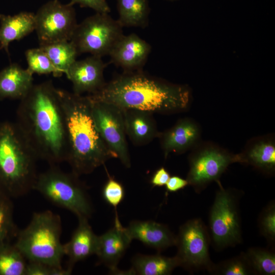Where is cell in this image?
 Listing matches in <instances>:
<instances>
[{"mask_svg":"<svg viewBox=\"0 0 275 275\" xmlns=\"http://www.w3.org/2000/svg\"><path fill=\"white\" fill-rule=\"evenodd\" d=\"M16 123L38 159L50 165L65 161L66 145L62 108L50 80L34 85L20 99Z\"/></svg>","mask_w":275,"mask_h":275,"instance_id":"6da1fadb","label":"cell"},{"mask_svg":"<svg viewBox=\"0 0 275 275\" xmlns=\"http://www.w3.org/2000/svg\"><path fill=\"white\" fill-rule=\"evenodd\" d=\"M88 95L122 109L165 115L187 111L192 98L187 86L170 82L143 70L123 72L95 93Z\"/></svg>","mask_w":275,"mask_h":275,"instance_id":"7a4b0ae2","label":"cell"},{"mask_svg":"<svg viewBox=\"0 0 275 275\" xmlns=\"http://www.w3.org/2000/svg\"><path fill=\"white\" fill-rule=\"evenodd\" d=\"M64 124L67 161L78 175L91 173L116 156L108 148L95 125L88 95L58 89Z\"/></svg>","mask_w":275,"mask_h":275,"instance_id":"3957f363","label":"cell"},{"mask_svg":"<svg viewBox=\"0 0 275 275\" xmlns=\"http://www.w3.org/2000/svg\"><path fill=\"white\" fill-rule=\"evenodd\" d=\"M37 159L16 123L0 125V182L13 195L22 196L33 189Z\"/></svg>","mask_w":275,"mask_h":275,"instance_id":"277c9868","label":"cell"},{"mask_svg":"<svg viewBox=\"0 0 275 275\" xmlns=\"http://www.w3.org/2000/svg\"><path fill=\"white\" fill-rule=\"evenodd\" d=\"M61 232L60 215L50 210L35 212L29 225L19 233L15 245L29 261L62 266L64 253Z\"/></svg>","mask_w":275,"mask_h":275,"instance_id":"5b68a950","label":"cell"},{"mask_svg":"<svg viewBox=\"0 0 275 275\" xmlns=\"http://www.w3.org/2000/svg\"><path fill=\"white\" fill-rule=\"evenodd\" d=\"M78 177L72 172L66 173L56 165H50L46 171L38 174L33 189L78 218H89L93 206L86 188Z\"/></svg>","mask_w":275,"mask_h":275,"instance_id":"8992f818","label":"cell"},{"mask_svg":"<svg viewBox=\"0 0 275 275\" xmlns=\"http://www.w3.org/2000/svg\"><path fill=\"white\" fill-rule=\"evenodd\" d=\"M123 28L109 13L96 12L77 23L70 41L78 54L89 53L102 57L109 54L124 35Z\"/></svg>","mask_w":275,"mask_h":275,"instance_id":"52a82bcc","label":"cell"},{"mask_svg":"<svg viewBox=\"0 0 275 275\" xmlns=\"http://www.w3.org/2000/svg\"><path fill=\"white\" fill-rule=\"evenodd\" d=\"M186 180L196 191L200 192L212 181H218L231 164L241 163L239 154H233L210 142H201L188 156Z\"/></svg>","mask_w":275,"mask_h":275,"instance_id":"ba28073f","label":"cell"},{"mask_svg":"<svg viewBox=\"0 0 275 275\" xmlns=\"http://www.w3.org/2000/svg\"><path fill=\"white\" fill-rule=\"evenodd\" d=\"M219 189L209 214L211 238L215 246L223 249L241 241V228L238 209V197L232 189L224 188L217 181Z\"/></svg>","mask_w":275,"mask_h":275,"instance_id":"9c48e42d","label":"cell"},{"mask_svg":"<svg viewBox=\"0 0 275 275\" xmlns=\"http://www.w3.org/2000/svg\"><path fill=\"white\" fill-rule=\"evenodd\" d=\"M91 110L96 128L108 148L127 168L131 167L123 109L114 104L92 99Z\"/></svg>","mask_w":275,"mask_h":275,"instance_id":"30bf717a","label":"cell"},{"mask_svg":"<svg viewBox=\"0 0 275 275\" xmlns=\"http://www.w3.org/2000/svg\"><path fill=\"white\" fill-rule=\"evenodd\" d=\"M210 240L207 229L201 219H190L183 224L175 245L180 266L190 271L205 268L211 272L214 265L209 254Z\"/></svg>","mask_w":275,"mask_h":275,"instance_id":"8fae6325","label":"cell"},{"mask_svg":"<svg viewBox=\"0 0 275 275\" xmlns=\"http://www.w3.org/2000/svg\"><path fill=\"white\" fill-rule=\"evenodd\" d=\"M35 29L39 46L70 41L77 26L73 5L50 1L35 14Z\"/></svg>","mask_w":275,"mask_h":275,"instance_id":"7c38bea8","label":"cell"},{"mask_svg":"<svg viewBox=\"0 0 275 275\" xmlns=\"http://www.w3.org/2000/svg\"><path fill=\"white\" fill-rule=\"evenodd\" d=\"M102 57L91 56L80 61L76 60L66 73L71 81L73 93L91 95L100 90L105 85L103 72L106 66Z\"/></svg>","mask_w":275,"mask_h":275,"instance_id":"4fadbf2b","label":"cell"},{"mask_svg":"<svg viewBox=\"0 0 275 275\" xmlns=\"http://www.w3.org/2000/svg\"><path fill=\"white\" fill-rule=\"evenodd\" d=\"M151 46L138 35H123L114 46L108 56L111 62L123 72L142 70L151 52Z\"/></svg>","mask_w":275,"mask_h":275,"instance_id":"5bb4252c","label":"cell"},{"mask_svg":"<svg viewBox=\"0 0 275 275\" xmlns=\"http://www.w3.org/2000/svg\"><path fill=\"white\" fill-rule=\"evenodd\" d=\"M201 136V129L198 123L191 118H184L160 132L158 138L166 158L170 153L180 154L191 150L200 142Z\"/></svg>","mask_w":275,"mask_h":275,"instance_id":"9a60e30c","label":"cell"},{"mask_svg":"<svg viewBox=\"0 0 275 275\" xmlns=\"http://www.w3.org/2000/svg\"><path fill=\"white\" fill-rule=\"evenodd\" d=\"M131 240L125 228L121 224L118 215H116L114 226L97 236L95 254L112 272H117V265Z\"/></svg>","mask_w":275,"mask_h":275,"instance_id":"2e32d148","label":"cell"},{"mask_svg":"<svg viewBox=\"0 0 275 275\" xmlns=\"http://www.w3.org/2000/svg\"><path fill=\"white\" fill-rule=\"evenodd\" d=\"M131 238L161 251L175 245L176 236L166 225L153 221H134L125 228Z\"/></svg>","mask_w":275,"mask_h":275,"instance_id":"e0dca14e","label":"cell"},{"mask_svg":"<svg viewBox=\"0 0 275 275\" xmlns=\"http://www.w3.org/2000/svg\"><path fill=\"white\" fill-rule=\"evenodd\" d=\"M78 224L69 241L63 244L64 255L68 257L67 268L72 270L74 264L95 254L97 236L89 224L88 218L79 217Z\"/></svg>","mask_w":275,"mask_h":275,"instance_id":"ac0fdd59","label":"cell"},{"mask_svg":"<svg viewBox=\"0 0 275 275\" xmlns=\"http://www.w3.org/2000/svg\"><path fill=\"white\" fill-rule=\"evenodd\" d=\"M127 137L136 146H142L158 138L156 121L151 113L133 109H122Z\"/></svg>","mask_w":275,"mask_h":275,"instance_id":"d6986e66","label":"cell"},{"mask_svg":"<svg viewBox=\"0 0 275 275\" xmlns=\"http://www.w3.org/2000/svg\"><path fill=\"white\" fill-rule=\"evenodd\" d=\"M239 154L241 163L269 175L275 171V142L272 136L264 135L251 139Z\"/></svg>","mask_w":275,"mask_h":275,"instance_id":"ffe728a7","label":"cell"},{"mask_svg":"<svg viewBox=\"0 0 275 275\" xmlns=\"http://www.w3.org/2000/svg\"><path fill=\"white\" fill-rule=\"evenodd\" d=\"M33 73L13 63L0 71V98L21 99L34 85Z\"/></svg>","mask_w":275,"mask_h":275,"instance_id":"44dd1931","label":"cell"},{"mask_svg":"<svg viewBox=\"0 0 275 275\" xmlns=\"http://www.w3.org/2000/svg\"><path fill=\"white\" fill-rule=\"evenodd\" d=\"M0 50L4 49L9 56L10 42L19 40L35 31V14L21 12L13 16L0 14Z\"/></svg>","mask_w":275,"mask_h":275,"instance_id":"7402d4cb","label":"cell"},{"mask_svg":"<svg viewBox=\"0 0 275 275\" xmlns=\"http://www.w3.org/2000/svg\"><path fill=\"white\" fill-rule=\"evenodd\" d=\"M132 263L129 272L140 275H168L180 266L176 256L168 257L159 254H137L133 257Z\"/></svg>","mask_w":275,"mask_h":275,"instance_id":"603a6c76","label":"cell"},{"mask_svg":"<svg viewBox=\"0 0 275 275\" xmlns=\"http://www.w3.org/2000/svg\"><path fill=\"white\" fill-rule=\"evenodd\" d=\"M117 19L123 27L145 28L148 25L150 9L148 0H117Z\"/></svg>","mask_w":275,"mask_h":275,"instance_id":"cb8c5ba5","label":"cell"},{"mask_svg":"<svg viewBox=\"0 0 275 275\" xmlns=\"http://www.w3.org/2000/svg\"><path fill=\"white\" fill-rule=\"evenodd\" d=\"M47 55L57 72V77L66 74L76 60L78 52L70 41L39 46Z\"/></svg>","mask_w":275,"mask_h":275,"instance_id":"d4e9b609","label":"cell"},{"mask_svg":"<svg viewBox=\"0 0 275 275\" xmlns=\"http://www.w3.org/2000/svg\"><path fill=\"white\" fill-rule=\"evenodd\" d=\"M0 249V274L24 275L26 259L16 246Z\"/></svg>","mask_w":275,"mask_h":275,"instance_id":"484cf974","label":"cell"},{"mask_svg":"<svg viewBox=\"0 0 275 275\" xmlns=\"http://www.w3.org/2000/svg\"><path fill=\"white\" fill-rule=\"evenodd\" d=\"M245 255L254 273L262 275L275 274V255L269 250L252 248L248 250Z\"/></svg>","mask_w":275,"mask_h":275,"instance_id":"4316f807","label":"cell"},{"mask_svg":"<svg viewBox=\"0 0 275 275\" xmlns=\"http://www.w3.org/2000/svg\"><path fill=\"white\" fill-rule=\"evenodd\" d=\"M25 57L28 63V69L33 73L48 74L52 73L57 77V72L49 58L40 47L31 48L25 51Z\"/></svg>","mask_w":275,"mask_h":275,"instance_id":"83f0119b","label":"cell"},{"mask_svg":"<svg viewBox=\"0 0 275 275\" xmlns=\"http://www.w3.org/2000/svg\"><path fill=\"white\" fill-rule=\"evenodd\" d=\"M211 272L223 275H248L254 273L245 253L214 265Z\"/></svg>","mask_w":275,"mask_h":275,"instance_id":"f1b7e54d","label":"cell"},{"mask_svg":"<svg viewBox=\"0 0 275 275\" xmlns=\"http://www.w3.org/2000/svg\"><path fill=\"white\" fill-rule=\"evenodd\" d=\"M102 195L104 201L117 211V207L124 198L125 189L121 183L108 175L103 187Z\"/></svg>","mask_w":275,"mask_h":275,"instance_id":"f546056e","label":"cell"},{"mask_svg":"<svg viewBox=\"0 0 275 275\" xmlns=\"http://www.w3.org/2000/svg\"><path fill=\"white\" fill-rule=\"evenodd\" d=\"M261 234L268 241L272 242L275 238V206L272 203L262 211L259 219Z\"/></svg>","mask_w":275,"mask_h":275,"instance_id":"4dcf8cb0","label":"cell"},{"mask_svg":"<svg viewBox=\"0 0 275 275\" xmlns=\"http://www.w3.org/2000/svg\"><path fill=\"white\" fill-rule=\"evenodd\" d=\"M72 270L62 266L51 265L44 263L29 261L26 263L24 275H69Z\"/></svg>","mask_w":275,"mask_h":275,"instance_id":"1f68e13d","label":"cell"},{"mask_svg":"<svg viewBox=\"0 0 275 275\" xmlns=\"http://www.w3.org/2000/svg\"><path fill=\"white\" fill-rule=\"evenodd\" d=\"M71 5L77 4L81 7L91 8L97 13H109L111 9L106 0H70Z\"/></svg>","mask_w":275,"mask_h":275,"instance_id":"d6a6232c","label":"cell"},{"mask_svg":"<svg viewBox=\"0 0 275 275\" xmlns=\"http://www.w3.org/2000/svg\"><path fill=\"white\" fill-rule=\"evenodd\" d=\"M9 207L0 201V240L6 235L11 224Z\"/></svg>","mask_w":275,"mask_h":275,"instance_id":"836d02e7","label":"cell"},{"mask_svg":"<svg viewBox=\"0 0 275 275\" xmlns=\"http://www.w3.org/2000/svg\"><path fill=\"white\" fill-rule=\"evenodd\" d=\"M170 177L169 172L164 168L157 169L152 176L150 183L153 187H160L166 184Z\"/></svg>","mask_w":275,"mask_h":275,"instance_id":"e575fe53","label":"cell"},{"mask_svg":"<svg viewBox=\"0 0 275 275\" xmlns=\"http://www.w3.org/2000/svg\"><path fill=\"white\" fill-rule=\"evenodd\" d=\"M188 185V181L178 176H170L169 180L165 185L168 192H177Z\"/></svg>","mask_w":275,"mask_h":275,"instance_id":"d590c367","label":"cell"},{"mask_svg":"<svg viewBox=\"0 0 275 275\" xmlns=\"http://www.w3.org/2000/svg\"><path fill=\"white\" fill-rule=\"evenodd\" d=\"M168 1H176V0H168Z\"/></svg>","mask_w":275,"mask_h":275,"instance_id":"8d00e7d4","label":"cell"}]
</instances>
